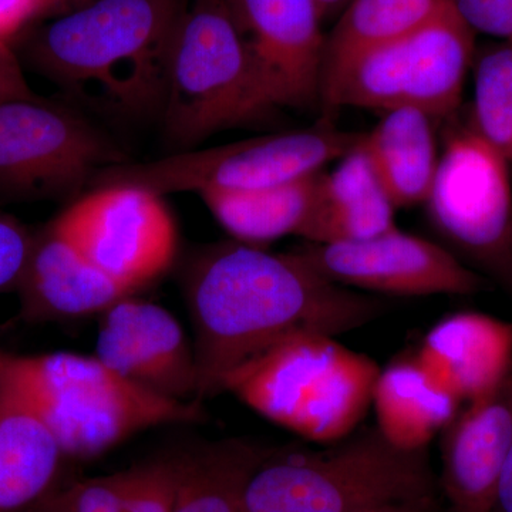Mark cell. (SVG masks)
I'll return each mask as SVG.
<instances>
[{"mask_svg": "<svg viewBox=\"0 0 512 512\" xmlns=\"http://www.w3.org/2000/svg\"><path fill=\"white\" fill-rule=\"evenodd\" d=\"M184 295L194 326L198 400L222 393L232 370L286 336L342 335L386 308L323 278L292 251L274 254L235 239L195 256Z\"/></svg>", "mask_w": 512, "mask_h": 512, "instance_id": "cell-1", "label": "cell"}, {"mask_svg": "<svg viewBox=\"0 0 512 512\" xmlns=\"http://www.w3.org/2000/svg\"><path fill=\"white\" fill-rule=\"evenodd\" d=\"M187 0H92L35 30L33 69L101 110L163 106L171 37Z\"/></svg>", "mask_w": 512, "mask_h": 512, "instance_id": "cell-2", "label": "cell"}, {"mask_svg": "<svg viewBox=\"0 0 512 512\" xmlns=\"http://www.w3.org/2000/svg\"><path fill=\"white\" fill-rule=\"evenodd\" d=\"M436 481L427 451L357 429L319 451L269 454L248 480L242 512H423Z\"/></svg>", "mask_w": 512, "mask_h": 512, "instance_id": "cell-3", "label": "cell"}, {"mask_svg": "<svg viewBox=\"0 0 512 512\" xmlns=\"http://www.w3.org/2000/svg\"><path fill=\"white\" fill-rule=\"evenodd\" d=\"M5 376L49 427L66 458L93 460L134 434L204 420L200 402H175L120 376L96 356L13 355L0 350Z\"/></svg>", "mask_w": 512, "mask_h": 512, "instance_id": "cell-4", "label": "cell"}, {"mask_svg": "<svg viewBox=\"0 0 512 512\" xmlns=\"http://www.w3.org/2000/svg\"><path fill=\"white\" fill-rule=\"evenodd\" d=\"M380 367L336 336L299 332L232 370L222 393L312 443H336L359 429Z\"/></svg>", "mask_w": 512, "mask_h": 512, "instance_id": "cell-5", "label": "cell"}, {"mask_svg": "<svg viewBox=\"0 0 512 512\" xmlns=\"http://www.w3.org/2000/svg\"><path fill=\"white\" fill-rule=\"evenodd\" d=\"M163 109L165 137L180 151L274 110L224 0L185 2L171 37Z\"/></svg>", "mask_w": 512, "mask_h": 512, "instance_id": "cell-6", "label": "cell"}, {"mask_svg": "<svg viewBox=\"0 0 512 512\" xmlns=\"http://www.w3.org/2000/svg\"><path fill=\"white\" fill-rule=\"evenodd\" d=\"M476 56V32L450 0L409 35L360 57L320 90L326 119L340 107H410L444 119L456 113Z\"/></svg>", "mask_w": 512, "mask_h": 512, "instance_id": "cell-7", "label": "cell"}, {"mask_svg": "<svg viewBox=\"0 0 512 512\" xmlns=\"http://www.w3.org/2000/svg\"><path fill=\"white\" fill-rule=\"evenodd\" d=\"M363 134L339 130L323 119L303 130L248 138L205 150L178 151L140 164H117L93 178L100 185L126 184L164 195L207 190L251 191L319 173L355 150Z\"/></svg>", "mask_w": 512, "mask_h": 512, "instance_id": "cell-8", "label": "cell"}, {"mask_svg": "<svg viewBox=\"0 0 512 512\" xmlns=\"http://www.w3.org/2000/svg\"><path fill=\"white\" fill-rule=\"evenodd\" d=\"M510 161L473 127L453 128L424 205L440 237L510 291L512 185Z\"/></svg>", "mask_w": 512, "mask_h": 512, "instance_id": "cell-9", "label": "cell"}, {"mask_svg": "<svg viewBox=\"0 0 512 512\" xmlns=\"http://www.w3.org/2000/svg\"><path fill=\"white\" fill-rule=\"evenodd\" d=\"M123 153L79 114L39 97L0 101V195L43 198L82 187Z\"/></svg>", "mask_w": 512, "mask_h": 512, "instance_id": "cell-10", "label": "cell"}, {"mask_svg": "<svg viewBox=\"0 0 512 512\" xmlns=\"http://www.w3.org/2000/svg\"><path fill=\"white\" fill-rule=\"evenodd\" d=\"M50 227L133 295L163 276L177 254V225L163 195L136 185H100Z\"/></svg>", "mask_w": 512, "mask_h": 512, "instance_id": "cell-11", "label": "cell"}, {"mask_svg": "<svg viewBox=\"0 0 512 512\" xmlns=\"http://www.w3.org/2000/svg\"><path fill=\"white\" fill-rule=\"evenodd\" d=\"M292 252L335 284L384 295L470 296L488 285L450 249L397 227L365 241L305 242Z\"/></svg>", "mask_w": 512, "mask_h": 512, "instance_id": "cell-12", "label": "cell"}, {"mask_svg": "<svg viewBox=\"0 0 512 512\" xmlns=\"http://www.w3.org/2000/svg\"><path fill=\"white\" fill-rule=\"evenodd\" d=\"M265 99L276 107L319 104L325 33L316 0H224Z\"/></svg>", "mask_w": 512, "mask_h": 512, "instance_id": "cell-13", "label": "cell"}, {"mask_svg": "<svg viewBox=\"0 0 512 512\" xmlns=\"http://www.w3.org/2000/svg\"><path fill=\"white\" fill-rule=\"evenodd\" d=\"M96 357L120 376L175 402H200L194 343L157 303L126 296L101 313Z\"/></svg>", "mask_w": 512, "mask_h": 512, "instance_id": "cell-14", "label": "cell"}, {"mask_svg": "<svg viewBox=\"0 0 512 512\" xmlns=\"http://www.w3.org/2000/svg\"><path fill=\"white\" fill-rule=\"evenodd\" d=\"M441 487L454 512H493L512 447V375L441 431Z\"/></svg>", "mask_w": 512, "mask_h": 512, "instance_id": "cell-15", "label": "cell"}, {"mask_svg": "<svg viewBox=\"0 0 512 512\" xmlns=\"http://www.w3.org/2000/svg\"><path fill=\"white\" fill-rule=\"evenodd\" d=\"M414 356L433 382L461 403L473 402L512 375V323L451 313L426 333Z\"/></svg>", "mask_w": 512, "mask_h": 512, "instance_id": "cell-16", "label": "cell"}, {"mask_svg": "<svg viewBox=\"0 0 512 512\" xmlns=\"http://www.w3.org/2000/svg\"><path fill=\"white\" fill-rule=\"evenodd\" d=\"M18 291L22 318L30 322L101 315L120 299L133 295L100 271L50 225L33 238Z\"/></svg>", "mask_w": 512, "mask_h": 512, "instance_id": "cell-17", "label": "cell"}, {"mask_svg": "<svg viewBox=\"0 0 512 512\" xmlns=\"http://www.w3.org/2000/svg\"><path fill=\"white\" fill-rule=\"evenodd\" d=\"M64 460L49 427L0 375V512H29L55 494Z\"/></svg>", "mask_w": 512, "mask_h": 512, "instance_id": "cell-18", "label": "cell"}, {"mask_svg": "<svg viewBox=\"0 0 512 512\" xmlns=\"http://www.w3.org/2000/svg\"><path fill=\"white\" fill-rule=\"evenodd\" d=\"M394 211L369 158L357 146L340 158L335 170L320 174L299 237L312 244L365 241L396 228Z\"/></svg>", "mask_w": 512, "mask_h": 512, "instance_id": "cell-19", "label": "cell"}, {"mask_svg": "<svg viewBox=\"0 0 512 512\" xmlns=\"http://www.w3.org/2000/svg\"><path fill=\"white\" fill-rule=\"evenodd\" d=\"M372 406L384 439L402 450L423 451L463 403L433 382L414 353H407L380 369Z\"/></svg>", "mask_w": 512, "mask_h": 512, "instance_id": "cell-20", "label": "cell"}, {"mask_svg": "<svg viewBox=\"0 0 512 512\" xmlns=\"http://www.w3.org/2000/svg\"><path fill=\"white\" fill-rule=\"evenodd\" d=\"M431 121L429 114L410 107L384 111L382 120L360 140L359 147L396 208L424 204L429 197L440 157Z\"/></svg>", "mask_w": 512, "mask_h": 512, "instance_id": "cell-21", "label": "cell"}, {"mask_svg": "<svg viewBox=\"0 0 512 512\" xmlns=\"http://www.w3.org/2000/svg\"><path fill=\"white\" fill-rule=\"evenodd\" d=\"M323 171L262 190H207L200 195L218 224L235 241L265 247L286 235L299 237Z\"/></svg>", "mask_w": 512, "mask_h": 512, "instance_id": "cell-22", "label": "cell"}, {"mask_svg": "<svg viewBox=\"0 0 512 512\" xmlns=\"http://www.w3.org/2000/svg\"><path fill=\"white\" fill-rule=\"evenodd\" d=\"M446 3L447 0H350L325 36L320 90L360 57L420 28Z\"/></svg>", "mask_w": 512, "mask_h": 512, "instance_id": "cell-23", "label": "cell"}, {"mask_svg": "<svg viewBox=\"0 0 512 512\" xmlns=\"http://www.w3.org/2000/svg\"><path fill=\"white\" fill-rule=\"evenodd\" d=\"M269 454L241 439L181 451L180 483L171 512H242L248 480Z\"/></svg>", "mask_w": 512, "mask_h": 512, "instance_id": "cell-24", "label": "cell"}, {"mask_svg": "<svg viewBox=\"0 0 512 512\" xmlns=\"http://www.w3.org/2000/svg\"><path fill=\"white\" fill-rule=\"evenodd\" d=\"M470 126L512 163V42L474 56Z\"/></svg>", "mask_w": 512, "mask_h": 512, "instance_id": "cell-25", "label": "cell"}, {"mask_svg": "<svg viewBox=\"0 0 512 512\" xmlns=\"http://www.w3.org/2000/svg\"><path fill=\"white\" fill-rule=\"evenodd\" d=\"M133 467L117 473L86 478L59 488L47 498L56 512H126Z\"/></svg>", "mask_w": 512, "mask_h": 512, "instance_id": "cell-26", "label": "cell"}, {"mask_svg": "<svg viewBox=\"0 0 512 512\" xmlns=\"http://www.w3.org/2000/svg\"><path fill=\"white\" fill-rule=\"evenodd\" d=\"M181 453L150 458L133 466L126 512H171L180 483Z\"/></svg>", "mask_w": 512, "mask_h": 512, "instance_id": "cell-27", "label": "cell"}, {"mask_svg": "<svg viewBox=\"0 0 512 512\" xmlns=\"http://www.w3.org/2000/svg\"><path fill=\"white\" fill-rule=\"evenodd\" d=\"M33 237L18 221L0 215V292L18 289L28 265Z\"/></svg>", "mask_w": 512, "mask_h": 512, "instance_id": "cell-28", "label": "cell"}, {"mask_svg": "<svg viewBox=\"0 0 512 512\" xmlns=\"http://www.w3.org/2000/svg\"><path fill=\"white\" fill-rule=\"evenodd\" d=\"M476 33L512 42V0H450Z\"/></svg>", "mask_w": 512, "mask_h": 512, "instance_id": "cell-29", "label": "cell"}, {"mask_svg": "<svg viewBox=\"0 0 512 512\" xmlns=\"http://www.w3.org/2000/svg\"><path fill=\"white\" fill-rule=\"evenodd\" d=\"M33 97L37 96L23 74L18 55L13 52L9 42L0 39V101Z\"/></svg>", "mask_w": 512, "mask_h": 512, "instance_id": "cell-30", "label": "cell"}, {"mask_svg": "<svg viewBox=\"0 0 512 512\" xmlns=\"http://www.w3.org/2000/svg\"><path fill=\"white\" fill-rule=\"evenodd\" d=\"M45 12L43 0H0V39L10 43Z\"/></svg>", "mask_w": 512, "mask_h": 512, "instance_id": "cell-31", "label": "cell"}, {"mask_svg": "<svg viewBox=\"0 0 512 512\" xmlns=\"http://www.w3.org/2000/svg\"><path fill=\"white\" fill-rule=\"evenodd\" d=\"M493 512H512V447L498 481Z\"/></svg>", "mask_w": 512, "mask_h": 512, "instance_id": "cell-32", "label": "cell"}, {"mask_svg": "<svg viewBox=\"0 0 512 512\" xmlns=\"http://www.w3.org/2000/svg\"><path fill=\"white\" fill-rule=\"evenodd\" d=\"M350 0H316L318 3L320 19L328 22L330 19L339 18L340 13L349 5Z\"/></svg>", "mask_w": 512, "mask_h": 512, "instance_id": "cell-33", "label": "cell"}, {"mask_svg": "<svg viewBox=\"0 0 512 512\" xmlns=\"http://www.w3.org/2000/svg\"><path fill=\"white\" fill-rule=\"evenodd\" d=\"M66 2H70V0H43V5H45L47 12V10L56 8L57 5H62V3Z\"/></svg>", "mask_w": 512, "mask_h": 512, "instance_id": "cell-34", "label": "cell"}, {"mask_svg": "<svg viewBox=\"0 0 512 512\" xmlns=\"http://www.w3.org/2000/svg\"><path fill=\"white\" fill-rule=\"evenodd\" d=\"M32 511L33 512H56L55 510H53L52 507H50V504L47 503V500L43 501L42 504L37 505V507L33 508Z\"/></svg>", "mask_w": 512, "mask_h": 512, "instance_id": "cell-35", "label": "cell"}, {"mask_svg": "<svg viewBox=\"0 0 512 512\" xmlns=\"http://www.w3.org/2000/svg\"><path fill=\"white\" fill-rule=\"evenodd\" d=\"M373 512H394V511H373Z\"/></svg>", "mask_w": 512, "mask_h": 512, "instance_id": "cell-36", "label": "cell"}, {"mask_svg": "<svg viewBox=\"0 0 512 512\" xmlns=\"http://www.w3.org/2000/svg\"><path fill=\"white\" fill-rule=\"evenodd\" d=\"M510 292L512 293V284H511Z\"/></svg>", "mask_w": 512, "mask_h": 512, "instance_id": "cell-37", "label": "cell"}, {"mask_svg": "<svg viewBox=\"0 0 512 512\" xmlns=\"http://www.w3.org/2000/svg\"><path fill=\"white\" fill-rule=\"evenodd\" d=\"M29 512H33V511H29Z\"/></svg>", "mask_w": 512, "mask_h": 512, "instance_id": "cell-38", "label": "cell"}]
</instances>
